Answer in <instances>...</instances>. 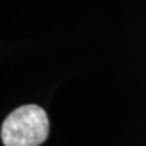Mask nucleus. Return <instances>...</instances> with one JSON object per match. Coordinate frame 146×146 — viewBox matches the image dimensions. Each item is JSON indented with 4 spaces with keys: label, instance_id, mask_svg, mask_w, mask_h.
Returning a JSON list of instances; mask_svg holds the SVG:
<instances>
[{
    "label": "nucleus",
    "instance_id": "f257e3e1",
    "mask_svg": "<svg viewBox=\"0 0 146 146\" xmlns=\"http://www.w3.org/2000/svg\"><path fill=\"white\" fill-rule=\"evenodd\" d=\"M48 115L38 105H23L9 115L1 125L5 146H39L49 135Z\"/></svg>",
    "mask_w": 146,
    "mask_h": 146
}]
</instances>
